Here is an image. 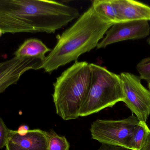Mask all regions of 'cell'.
Listing matches in <instances>:
<instances>
[{
    "instance_id": "1",
    "label": "cell",
    "mask_w": 150,
    "mask_h": 150,
    "mask_svg": "<svg viewBox=\"0 0 150 150\" xmlns=\"http://www.w3.org/2000/svg\"><path fill=\"white\" fill-rule=\"evenodd\" d=\"M113 25L102 19L91 6L58 36L57 43L46 56L40 69L51 74L59 67L77 61L80 55L97 48Z\"/></svg>"
},
{
    "instance_id": "2",
    "label": "cell",
    "mask_w": 150,
    "mask_h": 150,
    "mask_svg": "<svg viewBox=\"0 0 150 150\" xmlns=\"http://www.w3.org/2000/svg\"><path fill=\"white\" fill-rule=\"evenodd\" d=\"M91 81L90 63L85 61L75 62L57 77L53 84V99L56 113L63 120L76 119L79 117Z\"/></svg>"
},
{
    "instance_id": "3",
    "label": "cell",
    "mask_w": 150,
    "mask_h": 150,
    "mask_svg": "<svg viewBox=\"0 0 150 150\" xmlns=\"http://www.w3.org/2000/svg\"><path fill=\"white\" fill-rule=\"evenodd\" d=\"M91 72V87L79 111V117H85L112 107L123 102L124 92L120 75L104 67L90 63Z\"/></svg>"
},
{
    "instance_id": "4",
    "label": "cell",
    "mask_w": 150,
    "mask_h": 150,
    "mask_svg": "<svg viewBox=\"0 0 150 150\" xmlns=\"http://www.w3.org/2000/svg\"><path fill=\"white\" fill-rule=\"evenodd\" d=\"M139 120L134 114L123 119H98L93 123L90 131L92 138L102 144L128 149L129 143Z\"/></svg>"
},
{
    "instance_id": "5",
    "label": "cell",
    "mask_w": 150,
    "mask_h": 150,
    "mask_svg": "<svg viewBox=\"0 0 150 150\" xmlns=\"http://www.w3.org/2000/svg\"><path fill=\"white\" fill-rule=\"evenodd\" d=\"M124 95L123 102L139 121L146 122L150 114V92L140 77L129 72L120 75Z\"/></svg>"
},
{
    "instance_id": "6",
    "label": "cell",
    "mask_w": 150,
    "mask_h": 150,
    "mask_svg": "<svg viewBox=\"0 0 150 150\" xmlns=\"http://www.w3.org/2000/svg\"><path fill=\"white\" fill-rule=\"evenodd\" d=\"M150 33V26L148 21L117 23L108 29L97 48H105L111 44L124 41L144 38L149 35Z\"/></svg>"
},
{
    "instance_id": "7",
    "label": "cell",
    "mask_w": 150,
    "mask_h": 150,
    "mask_svg": "<svg viewBox=\"0 0 150 150\" xmlns=\"http://www.w3.org/2000/svg\"><path fill=\"white\" fill-rule=\"evenodd\" d=\"M43 61L35 58L15 57L0 63V94L16 84L22 75L30 70L40 69Z\"/></svg>"
},
{
    "instance_id": "8",
    "label": "cell",
    "mask_w": 150,
    "mask_h": 150,
    "mask_svg": "<svg viewBox=\"0 0 150 150\" xmlns=\"http://www.w3.org/2000/svg\"><path fill=\"white\" fill-rule=\"evenodd\" d=\"M18 130H11L9 139L20 147L29 150H47V132L40 129L28 130L25 127Z\"/></svg>"
},
{
    "instance_id": "9",
    "label": "cell",
    "mask_w": 150,
    "mask_h": 150,
    "mask_svg": "<svg viewBox=\"0 0 150 150\" xmlns=\"http://www.w3.org/2000/svg\"><path fill=\"white\" fill-rule=\"evenodd\" d=\"M120 23L150 21V6L134 0H112Z\"/></svg>"
},
{
    "instance_id": "10",
    "label": "cell",
    "mask_w": 150,
    "mask_h": 150,
    "mask_svg": "<svg viewBox=\"0 0 150 150\" xmlns=\"http://www.w3.org/2000/svg\"><path fill=\"white\" fill-rule=\"evenodd\" d=\"M42 41L37 39L31 38L25 40L14 53V56L18 58H35L44 61L47 53L51 52Z\"/></svg>"
},
{
    "instance_id": "11",
    "label": "cell",
    "mask_w": 150,
    "mask_h": 150,
    "mask_svg": "<svg viewBox=\"0 0 150 150\" xmlns=\"http://www.w3.org/2000/svg\"><path fill=\"white\" fill-rule=\"evenodd\" d=\"M91 6L97 14L105 21L112 24L120 23L112 0H94Z\"/></svg>"
},
{
    "instance_id": "12",
    "label": "cell",
    "mask_w": 150,
    "mask_h": 150,
    "mask_svg": "<svg viewBox=\"0 0 150 150\" xmlns=\"http://www.w3.org/2000/svg\"><path fill=\"white\" fill-rule=\"evenodd\" d=\"M150 131L146 122L139 121L135 127L129 143L128 149L141 150L144 145Z\"/></svg>"
},
{
    "instance_id": "13",
    "label": "cell",
    "mask_w": 150,
    "mask_h": 150,
    "mask_svg": "<svg viewBox=\"0 0 150 150\" xmlns=\"http://www.w3.org/2000/svg\"><path fill=\"white\" fill-rule=\"evenodd\" d=\"M47 150H69L70 144L66 137L59 135L53 129L47 132Z\"/></svg>"
},
{
    "instance_id": "14",
    "label": "cell",
    "mask_w": 150,
    "mask_h": 150,
    "mask_svg": "<svg viewBox=\"0 0 150 150\" xmlns=\"http://www.w3.org/2000/svg\"><path fill=\"white\" fill-rule=\"evenodd\" d=\"M136 69L142 80L150 82V56L142 59L137 65Z\"/></svg>"
},
{
    "instance_id": "15",
    "label": "cell",
    "mask_w": 150,
    "mask_h": 150,
    "mask_svg": "<svg viewBox=\"0 0 150 150\" xmlns=\"http://www.w3.org/2000/svg\"><path fill=\"white\" fill-rule=\"evenodd\" d=\"M10 131L11 129L7 127L3 120L0 117V150L6 146Z\"/></svg>"
},
{
    "instance_id": "16",
    "label": "cell",
    "mask_w": 150,
    "mask_h": 150,
    "mask_svg": "<svg viewBox=\"0 0 150 150\" xmlns=\"http://www.w3.org/2000/svg\"><path fill=\"white\" fill-rule=\"evenodd\" d=\"M97 150H131L123 147L115 145L102 144L100 147Z\"/></svg>"
},
{
    "instance_id": "17",
    "label": "cell",
    "mask_w": 150,
    "mask_h": 150,
    "mask_svg": "<svg viewBox=\"0 0 150 150\" xmlns=\"http://www.w3.org/2000/svg\"><path fill=\"white\" fill-rule=\"evenodd\" d=\"M5 148H6V150H29L24 149L19 146V145L12 142L10 141L9 139H8Z\"/></svg>"
},
{
    "instance_id": "18",
    "label": "cell",
    "mask_w": 150,
    "mask_h": 150,
    "mask_svg": "<svg viewBox=\"0 0 150 150\" xmlns=\"http://www.w3.org/2000/svg\"><path fill=\"white\" fill-rule=\"evenodd\" d=\"M141 150H150V131L148 134L146 142Z\"/></svg>"
},
{
    "instance_id": "19",
    "label": "cell",
    "mask_w": 150,
    "mask_h": 150,
    "mask_svg": "<svg viewBox=\"0 0 150 150\" xmlns=\"http://www.w3.org/2000/svg\"><path fill=\"white\" fill-rule=\"evenodd\" d=\"M147 42L148 44L150 45V37L147 39Z\"/></svg>"
},
{
    "instance_id": "20",
    "label": "cell",
    "mask_w": 150,
    "mask_h": 150,
    "mask_svg": "<svg viewBox=\"0 0 150 150\" xmlns=\"http://www.w3.org/2000/svg\"><path fill=\"white\" fill-rule=\"evenodd\" d=\"M148 87H149V91L150 92V82H148Z\"/></svg>"
},
{
    "instance_id": "21",
    "label": "cell",
    "mask_w": 150,
    "mask_h": 150,
    "mask_svg": "<svg viewBox=\"0 0 150 150\" xmlns=\"http://www.w3.org/2000/svg\"><path fill=\"white\" fill-rule=\"evenodd\" d=\"M2 34H3V33H2V32L1 31V30H0V37H1V35H2Z\"/></svg>"
}]
</instances>
